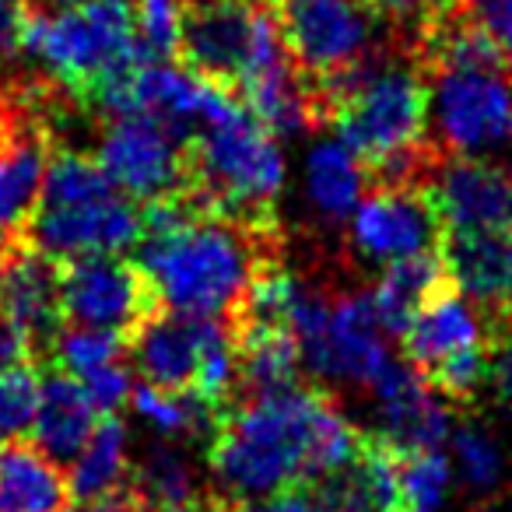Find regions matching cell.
<instances>
[{"mask_svg":"<svg viewBox=\"0 0 512 512\" xmlns=\"http://www.w3.org/2000/svg\"><path fill=\"white\" fill-rule=\"evenodd\" d=\"M362 432L323 390L253 393L221 414L211 435V470L232 498H264L323 484L351 467Z\"/></svg>","mask_w":512,"mask_h":512,"instance_id":"cell-1","label":"cell"},{"mask_svg":"<svg viewBox=\"0 0 512 512\" xmlns=\"http://www.w3.org/2000/svg\"><path fill=\"white\" fill-rule=\"evenodd\" d=\"M141 267L155 306L186 316H225L246 299L264 267L256 225L172 193L144 214Z\"/></svg>","mask_w":512,"mask_h":512,"instance_id":"cell-2","label":"cell"},{"mask_svg":"<svg viewBox=\"0 0 512 512\" xmlns=\"http://www.w3.org/2000/svg\"><path fill=\"white\" fill-rule=\"evenodd\" d=\"M320 106L337 137L379 183H428L439 148L428 141L432 92L418 67H383L372 57L320 81Z\"/></svg>","mask_w":512,"mask_h":512,"instance_id":"cell-3","label":"cell"},{"mask_svg":"<svg viewBox=\"0 0 512 512\" xmlns=\"http://www.w3.org/2000/svg\"><path fill=\"white\" fill-rule=\"evenodd\" d=\"M25 239L53 264L78 256H123L141 246L144 214L109 183L95 158L57 151L46 158L39 207L25 228Z\"/></svg>","mask_w":512,"mask_h":512,"instance_id":"cell-4","label":"cell"},{"mask_svg":"<svg viewBox=\"0 0 512 512\" xmlns=\"http://www.w3.org/2000/svg\"><path fill=\"white\" fill-rule=\"evenodd\" d=\"M186 176L207 211L260 228L288 183V158L281 137L235 102L225 116L197 130L186 151Z\"/></svg>","mask_w":512,"mask_h":512,"instance_id":"cell-5","label":"cell"},{"mask_svg":"<svg viewBox=\"0 0 512 512\" xmlns=\"http://www.w3.org/2000/svg\"><path fill=\"white\" fill-rule=\"evenodd\" d=\"M22 53L60 85L88 95L102 74L141 50L127 0H78L53 15H25Z\"/></svg>","mask_w":512,"mask_h":512,"instance_id":"cell-6","label":"cell"},{"mask_svg":"<svg viewBox=\"0 0 512 512\" xmlns=\"http://www.w3.org/2000/svg\"><path fill=\"white\" fill-rule=\"evenodd\" d=\"M179 53L190 71L235 88L288 64L278 11L260 0H200L186 8Z\"/></svg>","mask_w":512,"mask_h":512,"instance_id":"cell-7","label":"cell"},{"mask_svg":"<svg viewBox=\"0 0 512 512\" xmlns=\"http://www.w3.org/2000/svg\"><path fill=\"white\" fill-rule=\"evenodd\" d=\"M302 365L323 383L372 386L390 365L386 330L365 292L327 299L302 288L288 316Z\"/></svg>","mask_w":512,"mask_h":512,"instance_id":"cell-8","label":"cell"},{"mask_svg":"<svg viewBox=\"0 0 512 512\" xmlns=\"http://www.w3.org/2000/svg\"><path fill=\"white\" fill-rule=\"evenodd\" d=\"M278 25L288 60L320 81L369 57L376 36V15L362 0H281Z\"/></svg>","mask_w":512,"mask_h":512,"instance_id":"cell-9","label":"cell"},{"mask_svg":"<svg viewBox=\"0 0 512 512\" xmlns=\"http://www.w3.org/2000/svg\"><path fill=\"white\" fill-rule=\"evenodd\" d=\"M95 162L130 200H162L183 190L186 148L172 127L144 113L113 116L99 137Z\"/></svg>","mask_w":512,"mask_h":512,"instance_id":"cell-10","label":"cell"},{"mask_svg":"<svg viewBox=\"0 0 512 512\" xmlns=\"http://www.w3.org/2000/svg\"><path fill=\"white\" fill-rule=\"evenodd\" d=\"M442 214L428 183H379L351 211V249L365 264H390L400 256L435 249L442 239Z\"/></svg>","mask_w":512,"mask_h":512,"instance_id":"cell-11","label":"cell"},{"mask_svg":"<svg viewBox=\"0 0 512 512\" xmlns=\"http://www.w3.org/2000/svg\"><path fill=\"white\" fill-rule=\"evenodd\" d=\"M148 313H155L148 281L123 256H78L60 271V316L71 327L130 334Z\"/></svg>","mask_w":512,"mask_h":512,"instance_id":"cell-12","label":"cell"},{"mask_svg":"<svg viewBox=\"0 0 512 512\" xmlns=\"http://www.w3.org/2000/svg\"><path fill=\"white\" fill-rule=\"evenodd\" d=\"M432 120L439 155H477L509 130L512 95L495 71H439L432 74Z\"/></svg>","mask_w":512,"mask_h":512,"instance_id":"cell-13","label":"cell"},{"mask_svg":"<svg viewBox=\"0 0 512 512\" xmlns=\"http://www.w3.org/2000/svg\"><path fill=\"white\" fill-rule=\"evenodd\" d=\"M435 249L449 281L481 309L495 348L512 330V221L491 228H446Z\"/></svg>","mask_w":512,"mask_h":512,"instance_id":"cell-14","label":"cell"},{"mask_svg":"<svg viewBox=\"0 0 512 512\" xmlns=\"http://www.w3.org/2000/svg\"><path fill=\"white\" fill-rule=\"evenodd\" d=\"M134 362L144 383L162 390H193L204 355L228 337L214 316H186V313H148L134 330Z\"/></svg>","mask_w":512,"mask_h":512,"instance_id":"cell-15","label":"cell"},{"mask_svg":"<svg viewBox=\"0 0 512 512\" xmlns=\"http://www.w3.org/2000/svg\"><path fill=\"white\" fill-rule=\"evenodd\" d=\"M379 414V439L397 453L435 449L449 435V407L418 369L390 362L372 383Z\"/></svg>","mask_w":512,"mask_h":512,"instance_id":"cell-16","label":"cell"},{"mask_svg":"<svg viewBox=\"0 0 512 512\" xmlns=\"http://www.w3.org/2000/svg\"><path fill=\"white\" fill-rule=\"evenodd\" d=\"M428 186L446 228H491L512 221V179L474 155H442Z\"/></svg>","mask_w":512,"mask_h":512,"instance_id":"cell-17","label":"cell"},{"mask_svg":"<svg viewBox=\"0 0 512 512\" xmlns=\"http://www.w3.org/2000/svg\"><path fill=\"white\" fill-rule=\"evenodd\" d=\"M400 344H404L407 365L425 376L428 369H435L442 358L456 355V351L491 348V337L481 309L446 278L414 309L404 334H400Z\"/></svg>","mask_w":512,"mask_h":512,"instance_id":"cell-18","label":"cell"},{"mask_svg":"<svg viewBox=\"0 0 512 512\" xmlns=\"http://www.w3.org/2000/svg\"><path fill=\"white\" fill-rule=\"evenodd\" d=\"M4 320L18 327L36 351L53 344L60 323V271L32 246H15L4 264Z\"/></svg>","mask_w":512,"mask_h":512,"instance_id":"cell-19","label":"cell"},{"mask_svg":"<svg viewBox=\"0 0 512 512\" xmlns=\"http://www.w3.org/2000/svg\"><path fill=\"white\" fill-rule=\"evenodd\" d=\"M95 418H99V411L88 400L81 379L67 376V372H50L39 383L32 439L50 460H74L85 449V442L92 439L95 425H99Z\"/></svg>","mask_w":512,"mask_h":512,"instance_id":"cell-20","label":"cell"},{"mask_svg":"<svg viewBox=\"0 0 512 512\" xmlns=\"http://www.w3.org/2000/svg\"><path fill=\"white\" fill-rule=\"evenodd\" d=\"M365 186H369V169L341 137H323L302 158L306 204L313 207L316 218L330 221V225L351 218L358 200L365 197Z\"/></svg>","mask_w":512,"mask_h":512,"instance_id":"cell-21","label":"cell"},{"mask_svg":"<svg viewBox=\"0 0 512 512\" xmlns=\"http://www.w3.org/2000/svg\"><path fill=\"white\" fill-rule=\"evenodd\" d=\"M71 484L36 442H0V512H64Z\"/></svg>","mask_w":512,"mask_h":512,"instance_id":"cell-22","label":"cell"},{"mask_svg":"<svg viewBox=\"0 0 512 512\" xmlns=\"http://www.w3.org/2000/svg\"><path fill=\"white\" fill-rule=\"evenodd\" d=\"M46 172V148L36 134L0 141V253L22 246L32 214L39 207Z\"/></svg>","mask_w":512,"mask_h":512,"instance_id":"cell-23","label":"cell"},{"mask_svg":"<svg viewBox=\"0 0 512 512\" xmlns=\"http://www.w3.org/2000/svg\"><path fill=\"white\" fill-rule=\"evenodd\" d=\"M242 106L256 123H264L274 137H299L320 120V92L306 85V74L288 60L239 88Z\"/></svg>","mask_w":512,"mask_h":512,"instance_id":"cell-24","label":"cell"},{"mask_svg":"<svg viewBox=\"0 0 512 512\" xmlns=\"http://www.w3.org/2000/svg\"><path fill=\"white\" fill-rule=\"evenodd\" d=\"M235 362H239V390L253 393L285 390L299 372V341L278 323H239L235 330Z\"/></svg>","mask_w":512,"mask_h":512,"instance_id":"cell-25","label":"cell"},{"mask_svg":"<svg viewBox=\"0 0 512 512\" xmlns=\"http://www.w3.org/2000/svg\"><path fill=\"white\" fill-rule=\"evenodd\" d=\"M446 278L449 274H446V267H442L439 249H425V253H411V256H400V260H390L369 295L372 309H376L386 334H393V337L404 334L414 309H418Z\"/></svg>","mask_w":512,"mask_h":512,"instance_id":"cell-26","label":"cell"},{"mask_svg":"<svg viewBox=\"0 0 512 512\" xmlns=\"http://www.w3.org/2000/svg\"><path fill=\"white\" fill-rule=\"evenodd\" d=\"M130 407L148 428L165 439H193V435H214L221 414L193 390H162V386L141 383L130 390Z\"/></svg>","mask_w":512,"mask_h":512,"instance_id":"cell-27","label":"cell"},{"mask_svg":"<svg viewBox=\"0 0 512 512\" xmlns=\"http://www.w3.org/2000/svg\"><path fill=\"white\" fill-rule=\"evenodd\" d=\"M144 512H183L200 498L197 467L183 449L158 442L148 449L144 463L137 467V481L130 484Z\"/></svg>","mask_w":512,"mask_h":512,"instance_id":"cell-28","label":"cell"},{"mask_svg":"<svg viewBox=\"0 0 512 512\" xmlns=\"http://www.w3.org/2000/svg\"><path fill=\"white\" fill-rule=\"evenodd\" d=\"M123 474H127V425H123L116 414H106V418L95 425L85 449L74 456L67 484H71V495L95 498V495H106V491L120 488Z\"/></svg>","mask_w":512,"mask_h":512,"instance_id":"cell-29","label":"cell"},{"mask_svg":"<svg viewBox=\"0 0 512 512\" xmlns=\"http://www.w3.org/2000/svg\"><path fill=\"white\" fill-rule=\"evenodd\" d=\"M53 355H57L60 372L74 379H85L92 372L116 365L123 358V334L92 327H71L53 337Z\"/></svg>","mask_w":512,"mask_h":512,"instance_id":"cell-30","label":"cell"},{"mask_svg":"<svg viewBox=\"0 0 512 512\" xmlns=\"http://www.w3.org/2000/svg\"><path fill=\"white\" fill-rule=\"evenodd\" d=\"M130 18H134L137 50L144 57L148 60L176 57L179 39H183V18H186L183 0H134Z\"/></svg>","mask_w":512,"mask_h":512,"instance_id":"cell-31","label":"cell"},{"mask_svg":"<svg viewBox=\"0 0 512 512\" xmlns=\"http://www.w3.org/2000/svg\"><path fill=\"white\" fill-rule=\"evenodd\" d=\"M425 383L449 404H474L484 383H491V348H467L442 358L425 372Z\"/></svg>","mask_w":512,"mask_h":512,"instance_id":"cell-32","label":"cell"},{"mask_svg":"<svg viewBox=\"0 0 512 512\" xmlns=\"http://www.w3.org/2000/svg\"><path fill=\"white\" fill-rule=\"evenodd\" d=\"M39 400V376L32 365L0 369V442L18 439L32 428Z\"/></svg>","mask_w":512,"mask_h":512,"instance_id":"cell-33","label":"cell"},{"mask_svg":"<svg viewBox=\"0 0 512 512\" xmlns=\"http://www.w3.org/2000/svg\"><path fill=\"white\" fill-rule=\"evenodd\" d=\"M449 488V460L435 449L400 453V498L421 509H439Z\"/></svg>","mask_w":512,"mask_h":512,"instance_id":"cell-34","label":"cell"},{"mask_svg":"<svg viewBox=\"0 0 512 512\" xmlns=\"http://www.w3.org/2000/svg\"><path fill=\"white\" fill-rule=\"evenodd\" d=\"M456 463H460L463 477L474 491H491L502 481V453L498 442L491 439L484 428L477 425H460L453 435Z\"/></svg>","mask_w":512,"mask_h":512,"instance_id":"cell-35","label":"cell"},{"mask_svg":"<svg viewBox=\"0 0 512 512\" xmlns=\"http://www.w3.org/2000/svg\"><path fill=\"white\" fill-rule=\"evenodd\" d=\"M365 8L372 15H383V18H400V22H418V29L425 25L439 22L446 15H460V11H474L470 4L463 0H362Z\"/></svg>","mask_w":512,"mask_h":512,"instance_id":"cell-36","label":"cell"},{"mask_svg":"<svg viewBox=\"0 0 512 512\" xmlns=\"http://www.w3.org/2000/svg\"><path fill=\"white\" fill-rule=\"evenodd\" d=\"M81 386H85L88 400H92V407L99 414H116L123 404H130V390H134L130 372L123 369L120 362L106 365V369L92 372V376H85L81 379Z\"/></svg>","mask_w":512,"mask_h":512,"instance_id":"cell-37","label":"cell"},{"mask_svg":"<svg viewBox=\"0 0 512 512\" xmlns=\"http://www.w3.org/2000/svg\"><path fill=\"white\" fill-rule=\"evenodd\" d=\"M477 22L488 29L495 46L502 50L505 67L512 71V0H474Z\"/></svg>","mask_w":512,"mask_h":512,"instance_id":"cell-38","label":"cell"},{"mask_svg":"<svg viewBox=\"0 0 512 512\" xmlns=\"http://www.w3.org/2000/svg\"><path fill=\"white\" fill-rule=\"evenodd\" d=\"M235 512H327L320 495L302 484V488H285V491H274V495H264L260 502H249V505H235Z\"/></svg>","mask_w":512,"mask_h":512,"instance_id":"cell-39","label":"cell"},{"mask_svg":"<svg viewBox=\"0 0 512 512\" xmlns=\"http://www.w3.org/2000/svg\"><path fill=\"white\" fill-rule=\"evenodd\" d=\"M29 11L18 0H0V71L22 53V29Z\"/></svg>","mask_w":512,"mask_h":512,"instance_id":"cell-40","label":"cell"},{"mask_svg":"<svg viewBox=\"0 0 512 512\" xmlns=\"http://www.w3.org/2000/svg\"><path fill=\"white\" fill-rule=\"evenodd\" d=\"M64 512H144L141 502H137L134 488H113L106 495L95 498H81L78 505H67Z\"/></svg>","mask_w":512,"mask_h":512,"instance_id":"cell-41","label":"cell"},{"mask_svg":"<svg viewBox=\"0 0 512 512\" xmlns=\"http://www.w3.org/2000/svg\"><path fill=\"white\" fill-rule=\"evenodd\" d=\"M491 386L512 407V330L491 348Z\"/></svg>","mask_w":512,"mask_h":512,"instance_id":"cell-42","label":"cell"},{"mask_svg":"<svg viewBox=\"0 0 512 512\" xmlns=\"http://www.w3.org/2000/svg\"><path fill=\"white\" fill-rule=\"evenodd\" d=\"M183 512H235V502L232 498H197Z\"/></svg>","mask_w":512,"mask_h":512,"instance_id":"cell-43","label":"cell"},{"mask_svg":"<svg viewBox=\"0 0 512 512\" xmlns=\"http://www.w3.org/2000/svg\"><path fill=\"white\" fill-rule=\"evenodd\" d=\"M386 512H432V509H421V505H411V502H404V498H400V502L393 505V509H386Z\"/></svg>","mask_w":512,"mask_h":512,"instance_id":"cell-44","label":"cell"},{"mask_svg":"<svg viewBox=\"0 0 512 512\" xmlns=\"http://www.w3.org/2000/svg\"><path fill=\"white\" fill-rule=\"evenodd\" d=\"M0 316H4V264H0Z\"/></svg>","mask_w":512,"mask_h":512,"instance_id":"cell-45","label":"cell"},{"mask_svg":"<svg viewBox=\"0 0 512 512\" xmlns=\"http://www.w3.org/2000/svg\"><path fill=\"white\" fill-rule=\"evenodd\" d=\"M53 4H60V8H67V4H78V0H53Z\"/></svg>","mask_w":512,"mask_h":512,"instance_id":"cell-46","label":"cell"},{"mask_svg":"<svg viewBox=\"0 0 512 512\" xmlns=\"http://www.w3.org/2000/svg\"><path fill=\"white\" fill-rule=\"evenodd\" d=\"M509 130H512V120H509Z\"/></svg>","mask_w":512,"mask_h":512,"instance_id":"cell-47","label":"cell"}]
</instances>
